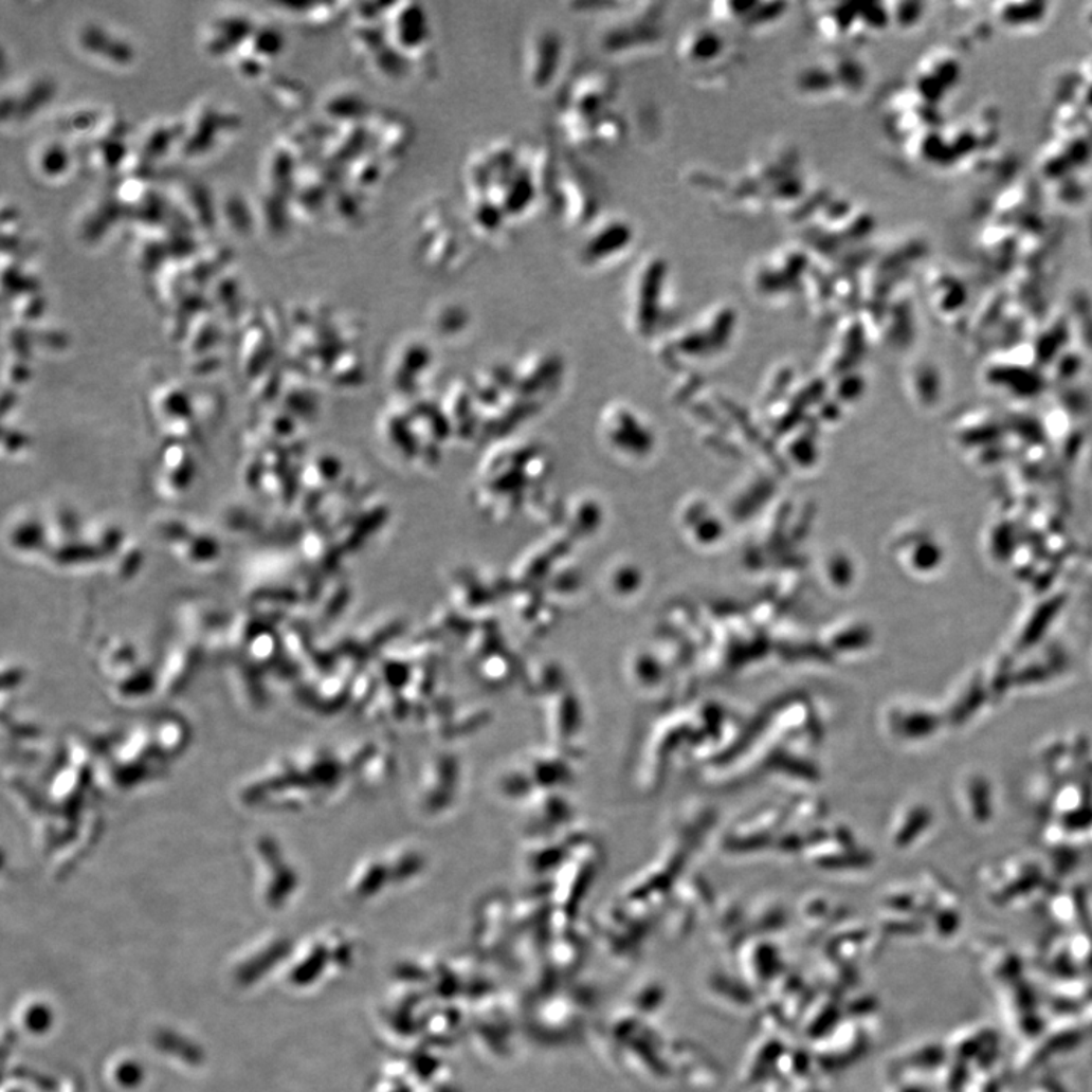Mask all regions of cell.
Wrapping results in <instances>:
<instances>
[{
  "label": "cell",
  "instance_id": "obj_1",
  "mask_svg": "<svg viewBox=\"0 0 1092 1092\" xmlns=\"http://www.w3.org/2000/svg\"><path fill=\"white\" fill-rule=\"evenodd\" d=\"M397 34L399 43L404 49L421 48L426 43V37H423V34L426 35V22H423L421 12L412 8L410 12H402V16L399 14Z\"/></svg>",
  "mask_w": 1092,
  "mask_h": 1092
}]
</instances>
